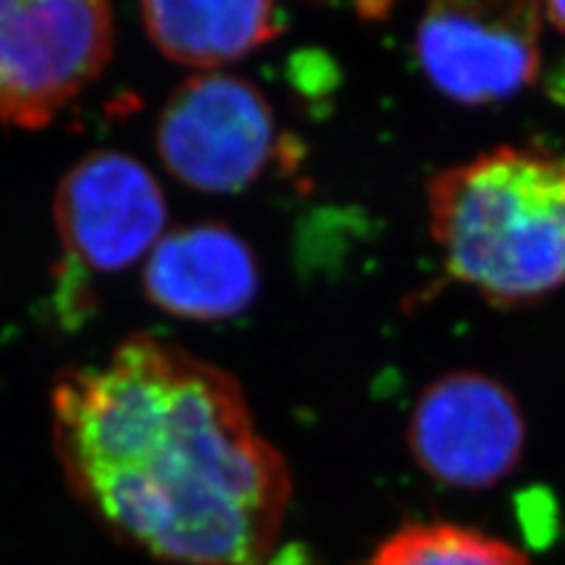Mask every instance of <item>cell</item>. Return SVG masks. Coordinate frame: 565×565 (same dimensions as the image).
Masks as SVG:
<instances>
[{
    "label": "cell",
    "mask_w": 565,
    "mask_h": 565,
    "mask_svg": "<svg viewBox=\"0 0 565 565\" xmlns=\"http://www.w3.org/2000/svg\"><path fill=\"white\" fill-rule=\"evenodd\" d=\"M114 52L111 0H0V120L41 130Z\"/></svg>",
    "instance_id": "3957f363"
},
{
    "label": "cell",
    "mask_w": 565,
    "mask_h": 565,
    "mask_svg": "<svg viewBox=\"0 0 565 565\" xmlns=\"http://www.w3.org/2000/svg\"><path fill=\"white\" fill-rule=\"evenodd\" d=\"M429 232L446 274L488 305H537L565 286V156L500 147L438 172Z\"/></svg>",
    "instance_id": "7a4b0ae2"
},
{
    "label": "cell",
    "mask_w": 565,
    "mask_h": 565,
    "mask_svg": "<svg viewBox=\"0 0 565 565\" xmlns=\"http://www.w3.org/2000/svg\"><path fill=\"white\" fill-rule=\"evenodd\" d=\"M525 436L514 394L473 370L434 380L408 422L417 467L455 490H488L507 479L521 462Z\"/></svg>",
    "instance_id": "52a82bcc"
},
{
    "label": "cell",
    "mask_w": 565,
    "mask_h": 565,
    "mask_svg": "<svg viewBox=\"0 0 565 565\" xmlns=\"http://www.w3.org/2000/svg\"><path fill=\"white\" fill-rule=\"evenodd\" d=\"M149 41L174 64L220 68L280 33L276 0H141Z\"/></svg>",
    "instance_id": "9c48e42d"
},
{
    "label": "cell",
    "mask_w": 565,
    "mask_h": 565,
    "mask_svg": "<svg viewBox=\"0 0 565 565\" xmlns=\"http://www.w3.org/2000/svg\"><path fill=\"white\" fill-rule=\"evenodd\" d=\"M544 17L565 35V0H544Z\"/></svg>",
    "instance_id": "8fae6325"
},
{
    "label": "cell",
    "mask_w": 565,
    "mask_h": 565,
    "mask_svg": "<svg viewBox=\"0 0 565 565\" xmlns=\"http://www.w3.org/2000/svg\"><path fill=\"white\" fill-rule=\"evenodd\" d=\"M544 0H427L415 33L422 74L465 106L523 93L540 74Z\"/></svg>",
    "instance_id": "5b68a950"
},
{
    "label": "cell",
    "mask_w": 565,
    "mask_h": 565,
    "mask_svg": "<svg viewBox=\"0 0 565 565\" xmlns=\"http://www.w3.org/2000/svg\"><path fill=\"white\" fill-rule=\"evenodd\" d=\"M50 408L68 490L122 544L168 565H264L276 552L290 469L220 365L137 332L62 373Z\"/></svg>",
    "instance_id": "6da1fadb"
},
{
    "label": "cell",
    "mask_w": 565,
    "mask_h": 565,
    "mask_svg": "<svg viewBox=\"0 0 565 565\" xmlns=\"http://www.w3.org/2000/svg\"><path fill=\"white\" fill-rule=\"evenodd\" d=\"M259 286L255 250L217 222L170 228L141 269V288L156 309L196 323L232 321L245 313Z\"/></svg>",
    "instance_id": "ba28073f"
},
{
    "label": "cell",
    "mask_w": 565,
    "mask_h": 565,
    "mask_svg": "<svg viewBox=\"0 0 565 565\" xmlns=\"http://www.w3.org/2000/svg\"><path fill=\"white\" fill-rule=\"evenodd\" d=\"M156 151L180 184L228 196L259 182L286 145L257 85L205 71L170 93L156 120Z\"/></svg>",
    "instance_id": "277c9868"
},
{
    "label": "cell",
    "mask_w": 565,
    "mask_h": 565,
    "mask_svg": "<svg viewBox=\"0 0 565 565\" xmlns=\"http://www.w3.org/2000/svg\"><path fill=\"white\" fill-rule=\"evenodd\" d=\"M55 226L71 274H120L166 236L168 201L145 163L102 149L62 177Z\"/></svg>",
    "instance_id": "8992f818"
},
{
    "label": "cell",
    "mask_w": 565,
    "mask_h": 565,
    "mask_svg": "<svg viewBox=\"0 0 565 565\" xmlns=\"http://www.w3.org/2000/svg\"><path fill=\"white\" fill-rule=\"evenodd\" d=\"M365 565H530L514 544L481 530L427 521L398 527Z\"/></svg>",
    "instance_id": "30bf717a"
}]
</instances>
